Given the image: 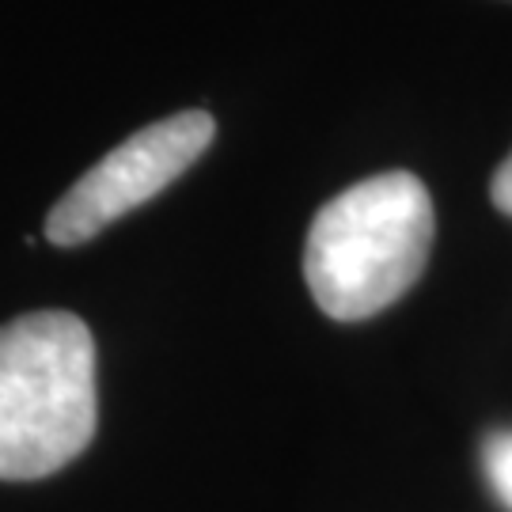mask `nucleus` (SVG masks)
Listing matches in <instances>:
<instances>
[{
  "label": "nucleus",
  "instance_id": "f257e3e1",
  "mask_svg": "<svg viewBox=\"0 0 512 512\" xmlns=\"http://www.w3.org/2000/svg\"><path fill=\"white\" fill-rule=\"evenodd\" d=\"M437 236L418 175L387 171L330 198L308 228L304 277L330 319L357 323L414 289Z\"/></svg>",
  "mask_w": 512,
  "mask_h": 512
},
{
  "label": "nucleus",
  "instance_id": "f03ea898",
  "mask_svg": "<svg viewBox=\"0 0 512 512\" xmlns=\"http://www.w3.org/2000/svg\"><path fill=\"white\" fill-rule=\"evenodd\" d=\"M95 338L73 311L0 327V478L31 482L73 463L95 437Z\"/></svg>",
  "mask_w": 512,
  "mask_h": 512
},
{
  "label": "nucleus",
  "instance_id": "7ed1b4c3",
  "mask_svg": "<svg viewBox=\"0 0 512 512\" xmlns=\"http://www.w3.org/2000/svg\"><path fill=\"white\" fill-rule=\"evenodd\" d=\"M213 133L217 122L205 110H183L137 129L69 186V194L46 217V239L54 247H76L99 236L107 224L175 183L213 145Z\"/></svg>",
  "mask_w": 512,
  "mask_h": 512
},
{
  "label": "nucleus",
  "instance_id": "20e7f679",
  "mask_svg": "<svg viewBox=\"0 0 512 512\" xmlns=\"http://www.w3.org/2000/svg\"><path fill=\"white\" fill-rule=\"evenodd\" d=\"M482 467H486L497 501L512 512V433H494L482 444Z\"/></svg>",
  "mask_w": 512,
  "mask_h": 512
},
{
  "label": "nucleus",
  "instance_id": "39448f33",
  "mask_svg": "<svg viewBox=\"0 0 512 512\" xmlns=\"http://www.w3.org/2000/svg\"><path fill=\"white\" fill-rule=\"evenodd\" d=\"M490 198H494V205L501 209V213H509L512 217V156L494 175V183H490Z\"/></svg>",
  "mask_w": 512,
  "mask_h": 512
}]
</instances>
